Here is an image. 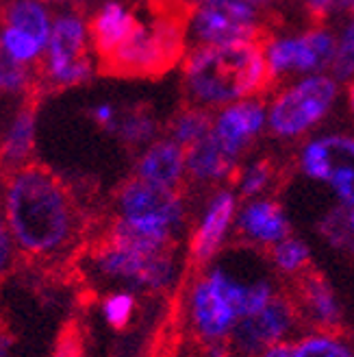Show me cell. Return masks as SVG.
<instances>
[{
	"instance_id": "obj_1",
	"label": "cell",
	"mask_w": 354,
	"mask_h": 357,
	"mask_svg": "<svg viewBox=\"0 0 354 357\" xmlns=\"http://www.w3.org/2000/svg\"><path fill=\"white\" fill-rule=\"evenodd\" d=\"M0 211L15 251L29 259L52 261L79 238L81 213L70 185L44 164L0 174Z\"/></svg>"
},
{
	"instance_id": "obj_2",
	"label": "cell",
	"mask_w": 354,
	"mask_h": 357,
	"mask_svg": "<svg viewBox=\"0 0 354 357\" xmlns=\"http://www.w3.org/2000/svg\"><path fill=\"white\" fill-rule=\"evenodd\" d=\"M265 40L202 44L183 59V87L189 105H226L268 92L274 73Z\"/></svg>"
},
{
	"instance_id": "obj_3",
	"label": "cell",
	"mask_w": 354,
	"mask_h": 357,
	"mask_svg": "<svg viewBox=\"0 0 354 357\" xmlns=\"http://www.w3.org/2000/svg\"><path fill=\"white\" fill-rule=\"evenodd\" d=\"M150 24L139 26L109 55L98 59L100 77L161 79L185 59V31L196 7L189 0H146Z\"/></svg>"
},
{
	"instance_id": "obj_4",
	"label": "cell",
	"mask_w": 354,
	"mask_h": 357,
	"mask_svg": "<svg viewBox=\"0 0 354 357\" xmlns=\"http://www.w3.org/2000/svg\"><path fill=\"white\" fill-rule=\"evenodd\" d=\"M118 216L107 240L139 251H170L176 231L183 227L185 205L179 190L129 178L115 192Z\"/></svg>"
},
{
	"instance_id": "obj_5",
	"label": "cell",
	"mask_w": 354,
	"mask_h": 357,
	"mask_svg": "<svg viewBox=\"0 0 354 357\" xmlns=\"http://www.w3.org/2000/svg\"><path fill=\"white\" fill-rule=\"evenodd\" d=\"M270 279L241 281L222 266L207 271L189 294V318L196 333L211 344L231 335L241 318L257 314L274 298Z\"/></svg>"
},
{
	"instance_id": "obj_6",
	"label": "cell",
	"mask_w": 354,
	"mask_h": 357,
	"mask_svg": "<svg viewBox=\"0 0 354 357\" xmlns=\"http://www.w3.org/2000/svg\"><path fill=\"white\" fill-rule=\"evenodd\" d=\"M94 266L102 277L152 292L170 288L176 275L172 251H139V248L124 246L107 238L94 251Z\"/></svg>"
},
{
	"instance_id": "obj_7",
	"label": "cell",
	"mask_w": 354,
	"mask_h": 357,
	"mask_svg": "<svg viewBox=\"0 0 354 357\" xmlns=\"http://www.w3.org/2000/svg\"><path fill=\"white\" fill-rule=\"evenodd\" d=\"M337 96V85L328 77H311L282 92L270 109V129L278 137H296L320 122Z\"/></svg>"
},
{
	"instance_id": "obj_8",
	"label": "cell",
	"mask_w": 354,
	"mask_h": 357,
	"mask_svg": "<svg viewBox=\"0 0 354 357\" xmlns=\"http://www.w3.org/2000/svg\"><path fill=\"white\" fill-rule=\"evenodd\" d=\"M300 168L309 178L326 183L341 205L354 207V137L324 135L309 142Z\"/></svg>"
},
{
	"instance_id": "obj_9",
	"label": "cell",
	"mask_w": 354,
	"mask_h": 357,
	"mask_svg": "<svg viewBox=\"0 0 354 357\" xmlns=\"http://www.w3.org/2000/svg\"><path fill=\"white\" fill-rule=\"evenodd\" d=\"M191 22L196 38L204 44L243 40L270 42V33L257 26V7L252 0H204Z\"/></svg>"
},
{
	"instance_id": "obj_10",
	"label": "cell",
	"mask_w": 354,
	"mask_h": 357,
	"mask_svg": "<svg viewBox=\"0 0 354 357\" xmlns=\"http://www.w3.org/2000/svg\"><path fill=\"white\" fill-rule=\"evenodd\" d=\"M298 320V307L291 301L274 296L268 305L241 318L233 329V340L239 351L248 355H259L268 347L278 344L287 337Z\"/></svg>"
},
{
	"instance_id": "obj_11",
	"label": "cell",
	"mask_w": 354,
	"mask_h": 357,
	"mask_svg": "<svg viewBox=\"0 0 354 357\" xmlns=\"http://www.w3.org/2000/svg\"><path fill=\"white\" fill-rule=\"evenodd\" d=\"M44 96L46 92L38 77V70H35V81L24 92V100L20 105V109L15 112L7 133L3 135V146H0V174L13 172L33 162L35 122H38V109Z\"/></svg>"
},
{
	"instance_id": "obj_12",
	"label": "cell",
	"mask_w": 354,
	"mask_h": 357,
	"mask_svg": "<svg viewBox=\"0 0 354 357\" xmlns=\"http://www.w3.org/2000/svg\"><path fill=\"white\" fill-rule=\"evenodd\" d=\"M335 40L330 31L313 29L300 38L280 40L268 46V63L274 75L293 70V73H313L322 70L335 59Z\"/></svg>"
},
{
	"instance_id": "obj_13",
	"label": "cell",
	"mask_w": 354,
	"mask_h": 357,
	"mask_svg": "<svg viewBox=\"0 0 354 357\" xmlns=\"http://www.w3.org/2000/svg\"><path fill=\"white\" fill-rule=\"evenodd\" d=\"M237 213V199L233 192L220 190L211 196L202 218L191 236V257L196 264H207L214 259L224 246Z\"/></svg>"
},
{
	"instance_id": "obj_14",
	"label": "cell",
	"mask_w": 354,
	"mask_h": 357,
	"mask_svg": "<svg viewBox=\"0 0 354 357\" xmlns=\"http://www.w3.org/2000/svg\"><path fill=\"white\" fill-rule=\"evenodd\" d=\"M239 236L259 246H274L291 236V225L282 207L270 199L250 201L235 218Z\"/></svg>"
},
{
	"instance_id": "obj_15",
	"label": "cell",
	"mask_w": 354,
	"mask_h": 357,
	"mask_svg": "<svg viewBox=\"0 0 354 357\" xmlns=\"http://www.w3.org/2000/svg\"><path fill=\"white\" fill-rule=\"evenodd\" d=\"M263 122H265L263 105L257 100H243L226 107L216 118L214 135L233 157H239V153L257 137Z\"/></svg>"
},
{
	"instance_id": "obj_16",
	"label": "cell",
	"mask_w": 354,
	"mask_h": 357,
	"mask_svg": "<svg viewBox=\"0 0 354 357\" xmlns=\"http://www.w3.org/2000/svg\"><path fill=\"white\" fill-rule=\"evenodd\" d=\"M185 174V149L170 137L152 142L135 166L137 178L172 190H179Z\"/></svg>"
},
{
	"instance_id": "obj_17",
	"label": "cell",
	"mask_w": 354,
	"mask_h": 357,
	"mask_svg": "<svg viewBox=\"0 0 354 357\" xmlns=\"http://www.w3.org/2000/svg\"><path fill=\"white\" fill-rule=\"evenodd\" d=\"M139 17L127 11L120 3H107L87 20V35H90L96 57H104L122 44L139 26Z\"/></svg>"
},
{
	"instance_id": "obj_18",
	"label": "cell",
	"mask_w": 354,
	"mask_h": 357,
	"mask_svg": "<svg viewBox=\"0 0 354 357\" xmlns=\"http://www.w3.org/2000/svg\"><path fill=\"white\" fill-rule=\"evenodd\" d=\"M298 303L296 307L303 310V314L311 320L313 325L324 327L326 331L337 327L341 310L339 301L335 296L330 283L317 273H303L298 279Z\"/></svg>"
},
{
	"instance_id": "obj_19",
	"label": "cell",
	"mask_w": 354,
	"mask_h": 357,
	"mask_svg": "<svg viewBox=\"0 0 354 357\" xmlns=\"http://www.w3.org/2000/svg\"><path fill=\"white\" fill-rule=\"evenodd\" d=\"M235 164L237 157L220 144L214 131L185 151V170L193 181L200 183H216L228 178L235 174Z\"/></svg>"
},
{
	"instance_id": "obj_20",
	"label": "cell",
	"mask_w": 354,
	"mask_h": 357,
	"mask_svg": "<svg viewBox=\"0 0 354 357\" xmlns=\"http://www.w3.org/2000/svg\"><path fill=\"white\" fill-rule=\"evenodd\" d=\"M0 24L26 33L42 48L50 40V15L40 0H11L0 7Z\"/></svg>"
},
{
	"instance_id": "obj_21",
	"label": "cell",
	"mask_w": 354,
	"mask_h": 357,
	"mask_svg": "<svg viewBox=\"0 0 354 357\" xmlns=\"http://www.w3.org/2000/svg\"><path fill=\"white\" fill-rule=\"evenodd\" d=\"M214 116L204 107L187 105L181 112H176L168 122V137L187 151L214 131Z\"/></svg>"
},
{
	"instance_id": "obj_22",
	"label": "cell",
	"mask_w": 354,
	"mask_h": 357,
	"mask_svg": "<svg viewBox=\"0 0 354 357\" xmlns=\"http://www.w3.org/2000/svg\"><path fill=\"white\" fill-rule=\"evenodd\" d=\"M156 129H159V124L150 107L133 105L118 116L113 133H118L122 144L137 149V146H144L146 142H150L156 135Z\"/></svg>"
},
{
	"instance_id": "obj_23",
	"label": "cell",
	"mask_w": 354,
	"mask_h": 357,
	"mask_svg": "<svg viewBox=\"0 0 354 357\" xmlns=\"http://www.w3.org/2000/svg\"><path fill=\"white\" fill-rule=\"evenodd\" d=\"M291 357H354V349L332 331H317L291 344Z\"/></svg>"
},
{
	"instance_id": "obj_24",
	"label": "cell",
	"mask_w": 354,
	"mask_h": 357,
	"mask_svg": "<svg viewBox=\"0 0 354 357\" xmlns=\"http://www.w3.org/2000/svg\"><path fill=\"white\" fill-rule=\"evenodd\" d=\"M311 261V248L303 240L287 238L272 246V264L282 275H303Z\"/></svg>"
},
{
	"instance_id": "obj_25",
	"label": "cell",
	"mask_w": 354,
	"mask_h": 357,
	"mask_svg": "<svg viewBox=\"0 0 354 357\" xmlns=\"http://www.w3.org/2000/svg\"><path fill=\"white\" fill-rule=\"evenodd\" d=\"M35 81V61L24 63L11 57L0 44V94L3 92H26Z\"/></svg>"
},
{
	"instance_id": "obj_26",
	"label": "cell",
	"mask_w": 354,
	"mask_h": 357,
	"mask_svg": "<svg viewBox=\"0 0 354 357\" xmlns=\"http://www.w3.org/2000/svg\"><path fill=\"white\" fill-rule=\"evenodd\" d=\"M320 231L335 248L346 253H354V227L350 222L346 205H339L330 213H326V218L320 225Z\"/></svg>"
},
{
	"instance_id": "obj_27",
	"label": "cell",
	"mask_w": 354,
	"mask_h": 357,
	"mask_svg": "<svg viewBox=\"0 0 354 357\" xmlns=\"http://www.w3.org/2000/svg\"><path fill=\"white\" fill-rule=\"evenodd\" d=\"M135 314V296L131 292H111L102 301V316L113 329H124Z\"/></svg>"
},
{
	"instance_id": "obj_28",
	"label": "cell",
	"mask_w": 354,
	"mask_h": 357,
	"mask_svg": "<svg viewBox=\"0 0 354 357\" xmlns=\"http://www.w3.org/2000/svg\"><path fill=\"white\" fill-rule=\"evenodd\" d=\"M0 44H3L5 50L9 52L11 57H15L17 61L31 63L38 57H42V46L33 38H29L26 33L15 31L11 26H3V38H0Z\"/></svg>"
},
{
	"instance_id": "obj_29",
	"label": "cell",
	"mask_w": 354,
	"mask_h": 357,
	"mask_svg": "<svg viewBox=\"0 0 354 357\" xmlns=\"http://www.w3.org/2000/svg\"><path fill=\"white\" fill-rule=\"evenodd\" d=\"M270 181H272V164L268 159H263V162H257L246 172H241V176L237 178L239 194L243 199H252V196L261 194L265 188H268Z\"/></svg>"
},
{
	"instance_id": "obj_30",
	"label": "cell",
	"mask_w": 354,
	"mask_h": 357,
	"mask_svg": "<svg viewBox=\"0 0 354 357\" xmlns=\"http://www.w3.org/2000/svg\"><path fill=\"white\" fill-rule=\"evenodd\" d=\"M332 73L339 81H348L354 75V22L344 31L341 42L335 50Z\"/></svg>"
},
{
	"instance_id": "obj_31",
	"label": "cell",
	"mask_w": 354,
	"mask_h": 357,
	"mask_svg": "<svg viewBox=\"0 0 354 357\" xmlns=\"http://www.w3.org/2000/svg\"><path fill=\"white\" fill-rule=\"evenodd\" d=\"M52 357H85V347H83V337L77 329V325H67L59 340L55 344V353Z\"/></svg>"
},
{
	"instance_id": "obj_32",
	"label": "cell",
	"mask_w": 354,
	"mask_h": 357,
	"mask_svg": "<svg viewBox=\"0 0 354 357\" xmlns=\"http://www.w3.org/2000/svg\"><path fill=\"white\" fill-rule=\"evenodd\" d=\"M348 3H352V0H305V9L313 22H322L330 13L344 9Z\"/></svg>"
},
{
	"instance_id": "obj_33",
	"label": "cell",
	"mask_w": 354,
	"mask_h": 357,
	"mask_svg": "<svg viewBox=\"0 0 354 357\" xmlns=\"http://www.w3.org/2000/svg\"><path fill=\"white\" fill-rule=\"evenodd\" d=\"M13 257H15V244H13L11 236H9V229L5 225L3 211H0V277H3L11 268Z\"/></svg>"
},
{
	"instance_id": "obj_34",
	"label": "cell",
	"mask_w": 354,
	"mask_h": 357,
	"mask_svg": "<svg viewBox=\"0 0 354 357\" xmlns=\"http://www.w3.org/2000/svg\"><path fill=\"white\" fill-rule=\"evenodd\" d=\"M92 118L100 124L102 129H107V131H113L115 129V120H118V114L111 105H100L96 107V109L92 112Z\"/></svg>"
},
{
	"instance_id": "obj_35",
	"label": "cell",
	"mask_w": 354,
	"mask_h": 357,
	"mask_svg": "<svg viewBox=\"0 0 354 357\" xmlns=\"http://www.w3.org/2000/svg\"><path fill=\"white\" fill-rule=\"evenodd\" d=\"M259 357H291V344H287V342L272 344L263 353H259Z\"/></svg>"
},
{
	"instance_id": "obj_36",
	"label": "cell",
	"mask_w": 354,
	"mask_h": 357,
	"mask_svg": "<svg viewBox=\"0 0 354 357\" xmlns=\"http://www.w3.org/2000/svg\"><path fill=\"white\" fill-rule=\"evenodd\" d=\"M274 3H278V0H252V5H255L257 9H261V7H270V5H274Z\"/></svg>"
},
{
	"instance_id": "obj_37",
	"label": "cell",
	"mask_w": 354,
	"mask_h": 357,
	"mask_svg": "<svg viewBox=\"0 0 354 357\" xmlns=\"http://www.w3.org/2000/svg\"><path fill=\"white\" fill-rule=\"evenodd\" d=\"M5 349H7V340L0 335V357H5Z\"/></svg>"
},
{
	"instance_id": "obj_38",
	"label": "cell",
	"mask_w": 354,
	"mask_h": 357,
	"mask_svg": "<svg viewBox=\"0 0 354 357\" xmlns=\"http://www.w3.org/2000/svg\"><path fill=\"white\" fill-rule=\"evenodd\" d=\"M350 107H352V112H354V83L350 85Z\"/></svg>"
},
{
	"instance_id": "obj_39",
	"label": "cell",
	"mask_w": 354,
	"mask_h": 357,
	"mask_svg": "<svg viewBox=\"0 0 354 357\" xmlns=\"http://www.w3.org/2000/svg\"><path fill=\"white\" fill-rule=\"evenodd\" d=\"M0 146H3V137H0Z\"/></svg>"
},
{
	"instance_id": "obj_40",
	"label": "cell",
	"mask_w": 354,
	"mask_h": 357,
	"mask_svg": "<svg viewBox=\"0 0 354 357\" xmlns=\"http://www.w3.org/2000/svg\"><path fill=\"white\" fill-rule=\"evenodd\" d=\"M352 11H354V0H352Z\"/></svg>"
},
{
	"instance_id": "obj_41",
	"label": "cell",
	"mask_w": 354,
	"mask_h": 357,
	"mask_svg": "<svg viewBox=\"0 0 354 357\" xmlns=\"http://www.w3.org/2000/svg\"><path fill=\"white\" fill-rule=\"evenodd\" d=\"M0 29H3V24H0Z\"/></svg>"
},
{
	"instance_id": "obj_42",
	"label": "cell",
	"mask_w": 354,
	"mask_h": 357,
	"mask_svg": "<svg viewBox=\"0 0 354 357\" xmlns=\"http://www.w3.org/2000/svg\"><path fill=\"white\" fill-rule=\"evenodd\" d=\"M189 3H193V0H189Z\"/></svg>"
}]
</instances>
